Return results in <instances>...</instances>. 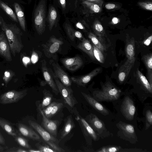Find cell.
I'll use <instances>...</instances> for the list:
<instances>
[{
	"label": "cell",
	"instance_id": "cell-38",
	"mask_svg": "<svg viewBox=\"0 0 152 152\" xmlns=\"http://www.w3.org/2000/svg\"><path fill=\"white\" fill-rule=\"evenodd\" d=\"M14 72L10 70H6L4 73L3 80L7 85L14 75Z\"/></svg>",
	"mask_w": 152,
	"mask_h": 152
},
{
	"label": "cell",
	"instance_id": "cell-50",
	"mask_svg": "<svg viewBox=\"0 0 152 152\" xmlns=\"http://www.w3.org/2000/svg\"><path fill=\"white\" fill-rule=\"evenodd\" d=\"M120 21L119 19L116 17H114L113 18L112 20V23L114 24H116L118 23Z\"/></svg>",
	"mask_w": 152,
	"mask_h": 152
},
{
	"label": "cell",
	"instance_id": "cell-11",
	"mask_svg": "<svg viewBox=\"0 0 152 152\" xmlns=\"http://www.w3.org/2000/svg\"><path fill=\"white\" fill-rule=\"evenodd\" d=\"M101 70L100 67H97L89 73L77 77H72L71 80L77 85L85 86L95 76L100 73Z\"/></svg>",
	"mask_w": 152,
	"mask_h": 152
},
{
	"label": "cell",
	"instance_id": "cell-6",
	"mask_svg": "<svg viewBox=\"0 0 152 152\" xmlns=\"http://www.w3.org/2000/svg\"><path fill=\"white\" fill-rule=\"evenodd\" d=\"M63 42L54 36L51 37L45 44L42 45L43 50L46 57L48 58H54Z\"/></svg>",
	"mask_w": 152,
	"mask_h": 152
},
{
	"label": "cell",
	"instance_id": "cell-43",
	"mask_svg": "<svg viewBox=\"0 0 152 152\" xmlns=\"http://www.w3.org/2000/svg\"><path fill=\"white\" fill-rule=\"evenodd\" d=\"M31 61L33 64H35L38 61V57L37 54L35 51H33L31 56Z\"/></svg>",
	"mask_w": 152,
	"mask_h": 152
},
{
	"label": "cell",
	"instance_id": "cell-27",
	"mask_svg": "<svg viewBox=\"0 0 152 152\" xmlns=\"http://www.w3.org/2000/svg\"><path fill=\"white\" fill-rule=\"evenodd\" d=\"M93 29L99 40L102 41L106 36L105 30L100 22L97 19L95 20L93 26Z\"/></svg>",
	"mask_w": 152,
	"mask_h": 152
},
{
	"label": "cell",
	"instance_id": "cell-51",
	"mask_svg": "<svg viewBox=\"0 0 152 152\" xmlns=\"http://www.w3.org/2000/svg\"><path fill=\"white\" fill-rule=\"evenodd\" d=\"M76 27L79 29L84 30L85 29L83 25L80 22H78L76 24Z\"/></svg>",
	"mask_w": 152,
	"mask_h": 152
},
{
	"label": "cell",
	"instance_id": "cell-39",
	"mask_svg": "<svg viewBox=\"0 0 152 152\" xmlns=\"http://www.w3.org/2000/svg\"><path fill=\"white\" fill-rule=\"evenodd\" d=\"M146 116V128L148 129L152 124V113L150 110H148L147 111Z\"/></svg>",
	"mask_w": 152,
	"mask_h": 152
},
{
	"label": "cell",
	"instance_id": "cell-53",
	"mask_svg": "<svg viewBox=\"0 0 152 152\" xmlns=\"http://www.w3.org/2000/svg\"><path fill=\"white\" fill-rule=\"evenodd\" d=\"M4 148L0 145V152H2L4 151Z\"/></svg>",
	"mask_w": 152,
	"mask_h": 152
},
{
	"label": "cell",
	"instance_id": "cell-47",
	"mask_svg": "<svg viewBox=\"0 0 152 152\" xmlns=\"http://www.w3.org/2000/svg\"><path fill=\"white\" fill-rule=\"evenodd\" d=\"M58 1L63 10H64L66 8V0H58Z\"/></svg>",
	"mask_w": 152,
	"mask_h": 152
},
{
	"label": "cell",
	"instance_id": "cell-49",
	"mask_svg": "<svg viewBox=\"0 0 152 152\" xmlns=\"http://www.w3.org/2000/svg\"><path fill=\"white\" fill-rule=\"evenodd\" d=\"M0 144L5 145V139L0 132Z\"/></svg>",
	"mask_w": 152,
	"mask_h": 152
},
{
	"label": "cell",
	"instance_id": "cell-3",
	"mask_svg": "<svg viewBox=\"0 0 152 152\" xmlns=\"http://www.w3.org/2000/svg\"><path fill=\"white\" fill-rule=\"evenodd\" d=\"M121 91L110 82L107 83L102 87V91L94 93V98L98 101H113L119 98Z\"/></svg>",
	"mask_w": 152,
	"mask_h": 152
},
{
	"label": "cell",
	"instance_id": "cell-41",
	"mask_svg": "<svg viewBox=\"0 0 152 152\" xmlns=\"http://www.w3.org/2000/svg\"><path fill=\"white\" fill-rule=\"evenodd\" d=\"M105 8L107 10H114L119 8L120 7L118 4L115 3H108L105 6Z\"/></svg>",
	"mask_w": 152,
	"mask_h": 152
},
{
	"label": "cell",
	"instance_id": "cell-16",
	"mask_svg": "<svg viewBox=\"0 0 152 152\" xmlns=\"http://www.w3.org/2000/svg\"><path fill=\"white\" fill-rule=\"evenodd\" d=\"M17 126L18 131L21 135L34 140H40V137L38 134L26 125L22 123H19Z\"/></svg>",
	"mask_w": 152,
	"mask_h": 152
},
{
	"label": "cell",
	"instance_id": "cell-22",
	"mask_svg": "<svg viewBox=\"0 0 152 152\" xmlns=\"http://www.w3.org/2000/svg\"><path fill=\"white\" fill-rule=\"evenodd\" d=\"M57 18V13L56 9L53 6H50L49 8L47 18L49 28L50 31L54 26H56Z\"/></svg>",
	"mask_w": 152,
	"mask_h": 152
},
{
	"label": "cell",
	"instance_id": "cell-19",
	"mask_svg": "<svg viewBox=\"0 0 152 152\" xmlns=\"http://www.w3.org/2000/svg\"><path fill=\"white\" fill-rule=\"evenodd\" d=\"M77 47L87 54L92 60L95 59L93 46L88 39L84 38L77 45Z\"/></svg>",
	"mask_w": 152,
	"mask_h": 152
},
{
	"label": "cell",
	"instance_id": "cell-17",
	"mask_svg": "<svg viewBox=\"0 0 152 152\" xmlns=\"http://www.w3.org/2000/svg\"><path fill=\"white\" fill-rule=\"evenodd\" d=\"M87 101L96 110L104 115L109 114V112L102 104L89 94L81 92Z\"/></svg>",
	"mask_w": 152,
	"mask_h": 152
},
{
	"label": "cell",
	"instance_id": "cell-29",
	"mask_svg": "<svg viewBox=\"0 0 152 152\" xmlns=\"http://www.w3.org/2000/svg\"><path fill=\"white\" fill-rule=\"evenodd\" d=\"M82 3L92 13H98L102 10V7L96 3L86 0L83 1Z\"/></svg>",
	"mask_w": 152,
	"mask_h": 152
},
{
	"label": "cell",
	"instance_id": "cell-20",
	"mask_svg": "<svg viewBox=\"0 0 152 152\" xmlns=\"http://www.w3.org/2000/svg\"><path fill=\"white\" fill-rule=\"evenodd\" d=\"M0 126L13 138L20 134L18 131L16 129L10 122L4 119L0 118Z\"/></svg>",
	"mask_w": 152,
	"mask_h": 152
},
{
	"label": "cell",
	"instance_id": "cell-9",
	"mask_svg": "<svg viewBox=\"0 0 152 152\" xmlns=\"http://www.w3.org/2000/svg\"><path fill=\"white\" fill-rule=\"evenodd\" d=\"M52 65L54 73L51 74L58 78L65 86L69 87L71 85V81L68 74L61 68L57 63L52 62Z\"/></svg>",
	"mask_w": 152,
	"mask_h": 152
},
{
	"label": "cell",
	"instance_id": "cell-23",
	"mask_svg": "<svg viewBox=\"0 0 152 152\" xmlns=\"http://www.w3.org/2000/svg\"><path fill=\"white\" fill-rule=\"evenodd\" d=\"M14 7L20 25L23 30L25 31H26V21L24 12L18 3H15Z\"/></svg>",
	"mask_w": 152,
	"mask_h": 152
},
{
	"label": "cell",
	"instance_id": "cell-34",
	"mask_svg": "<svg viewBox=\"0 0 152 152\" xmlns=\"http://www.w3.org/2000/svg\"><path fill=\"white\" fill-rule=\"evenodd\" d=\"M14 138L15 141L22 147L28 149L31 148L27 140L22 136L20 133Z\"/></svg>",
	"mask_w": 152,
	"mask_h": 152
},
{
	"label": "cell",
	"instance_id": "cell-4",
	"mask_svg": "<svg viewBox=\"0 0 152 152\" xmlns=\"http://www.w3.org/2000/svg\"><path fill=\"white\" fill-rule=\"evenodd\" d=\"M28 122L30 126L40 134L43 140L53 149L57 152L65 151L59 146L58 140L38 123L31 120L28 121Z\"/></svg>",
	"mask_w": 152,
	"mask_h": 152
},
{
	"label": "cell",
	"instance_id": "cell-1",
	"mask_svg": "<svg viewBox=\"0 0 152 152\" xmlns=\"http://www.w3.org/2000/svg\"><path fill=\"white\" fill-rule=\"evenodd\" d=\"M1 26L2 30L7 38L11 52L15 56L16 53L20 52L23 47L21 39L22 32L15 24H7L3 20Z\"/></svg>",
	"mask_w": 152,
	"mask_h": 152
},
{
	"label": "cell",
	"instance_id": "cell-37",
	"mask_svg": "<svg viewBox=\"0 0 152 152\" xmlns=\"http://www.w3.org/2000/svg\"><path fill=\"white\" fill-rule=\"evenodd\" d=\"M138 5L143 10L152 11V2L150 1H140L138 2Z\"/></svg>",
	"mask_w": 152,
	"mask_h": 152
},
{
	"label": "cell",
	"instance_id": "cell-21",
	"mask_svg": "<svg viewBox=\"0 0 152 152\" xmlns=\"http://www.w3.org/2000/svg\"><path fill=\"white\" fill-rule=\"evenodd\" d=\"M135 42L134 38H127L125 53L127 59L131 60L135 58Z\"/></svg>",
	"mask_w": 152,
	"mask_h": 152
},
{
	"label": "cell",
	"instance_id": "cell-13",
	"mask_svg": "<svg viewBox=\"0 0 152 152\" xmlns=\"http://www.w3.org/2000/svg\"><path fill=\"white\" fill-rule=\"evenodd\" d=\"M135 60V58L131 60L127 59L121 66L118 75V79L120 83H122L126 80L134 65Z\"/></svg>",
	"mask_w": 152,
	"mask_h": 152
},
{
	"label": "cell",
	"instance_id": "cell-8",
	"mask_svg": "<svg viewBox=\"0 0 152 152\" xmlns=\"http://www.w3.org/2000/svg\"><path fill=\"white\" fill-rule=\"evenodd\" d=\"M122 113L125 118L129 120L133 119L136 108L132 100L128 96L124 99L122 105Z\"/></svg>",
	"mask_w": 152,
	"mask_h": 152
},
{
	"label": "cell",
	"instance_id": "cell-46",
	"mask_svg": "<svg viewBox=\"0 0 152 152\" xmlns=\"http://www.w3.org/2000/svg\"><path fill=\"white\" fill-rule=\"evenodd\" d=\"M152 40V35H151L144 41V44L146 46H148L151 43Z\"/></svg>",
	"mask_w": 152,
	"mask_h": 152
},
{
	"label": "cell",
	"instance_id": "cell-40",
	"mask_svg": "<svg viewBox=\"0 0 152 152\" xmlns=\"http://www.w3.org/2000/svg\"><path fill=\"white\" fill-rule=\"evenodd\" d=\"M7 152H27L28 150L18 147H13L9 148L5 151Z\"/></svg>",
	"mask_w": 152,
	"mask_h": 152
},
{
	"label": "cell",
	"instance_id": "cell-7",
	"mask_svg": "<svg viewBox=\"0 0 152 152\" xmlns=\"http://www.w3.org/2000/svg\"><path fill=\"white\" fill-rule=\"evenodd\" d=\"M52 75L58 91L64 99L65 103L69 106L73 107L75 104V101L72 89L69 87L64 85L55 76Z\"/></svg>",
	"mask_w": 152,
	"mask_h": 152
},
{
	"label": "cell",
	"instance_id": "cell-12",
	"mask_svg": "<svg viewBox=\"0 0 152 152\" xmlns=\"http://www.w3.org/2000/svg\"><path fill=\"white\" fill-rule=\"evenodd\" d=\"M41 69L45 82L51 88L53 92L56 94H57L58 91L56 85L51 72H49L48 68L46 62L45 60H43L42 61Z\"/></svg>",
	"mask_w": 152,
	"mask_h": 152
},
{
	"label": "cell",
	"instance_id": "cell-32",
	"mask_svg": "<svg viewBox=\"0 0 152 152\" xmlns=\"http://www.w3.org/2000/svg\"><path fill=\"white\" fill-rule=\"evenodd\" d=\"M80 121L83 127L89 135L94 140H96L97 139V135L90 125L85 119L83 118L80 119Z\"/></svg>",
	"mask_w": 152,
	"mask_h": 152
},
{
	"label": "cell",
	"instance_id": "cell-24",
	"mask_svg": "<svg viewBox=\"0 0 152 152\" xmlns=\"http://www.w3.org/2000/svg\"><path fill=\"white\" fill-rule=\"evenodd\" d=\"M88 122L92 126L99 132L104 129V126L103 122L95 115L91 114L88 118Z\"/></svg>",
	"mask_w": 152,
	"mask_h": 152
},
{
	"label": "cell",
	"instance_id": "cell-18",
	"mask_svg": "<svg viewBox=\"0 0 152 152\" xmlns=\"http://www.w3.org/2000/svg\"><path fill=\"white\" fill-rule=\"evenodd\" d=\"M142 60L147 69L148 80L152 87V54H146L142 57Z\"/></svg>",
	"mask_w": 152,
	"mask_h": 152
},
{
	"label": "cell",
	"instance_id": "cell-36",
	"mask_svg": "<svg viewBox=\"0 0 152 152\" xmlns=\"http://www.w3.org/2000/svg\"><path fill=\"white\" fill-rule=\"evenodd\" d=\"M52 97L51 95L49 93H46L39 107L42 109L49 105L51 102Z\"/></svg>",
	"mask_w": 152,
	"mask_h": 152
},
{
	"label": "cell",
	"instance_id": "cell-44",
	"mask_svg": "<svg viewBox=\"0 0 152 152\" xmlns=\"http://www.w3.org/2000/svg\"><path fill=\"white\" fill-rule=\"evenodd\" d=\"M105 148V152H115L119 150V148L118 147L112 146L109 147L108 148Z\"/></svg>",
	"mask_w": 152,
	"mask_h": 152
},
{
	"label": "cell",
	"instance_id": "cell-14",
	"mask_svg": "<svg viewBox=\"0 0 152 152\" xmlns=\"http://www.w3.org/2000/svg\"><path fill=\"white\" fill-rule=\"evenodd\" d=\"M0 55L7 61L12 60L10 45L3 33L0 34Z\"/></svg>",
	"mask_w": 152,
	"mask_h": 152
},
{
	"label": "cell",
	"instance_id": "cell-31",
	"mask_svg": "<svg viewBox=\"0 0 152 152\" xmlns=\"http://www.w3.org/2000/svg\"><path fill=\"white\" fill-rule=\"evenodd\" d=\"M0 7L2 8L15 21L18 22L17 16L14 11L4 2L0 0Z\"/></svg>",
	"mask_w": 152,
	"mask_h": 152
},
{
	"label": "cell",
	"instance_id": "cell-33",
	"mask_svg": "<svg viewBox=\"0 0 152 152\" xmlns=\"http://www.w3.org/2000/svg\"><path fill=\"white\" fill-rule=\"evenodd\" d=\"M74 126V124L72 119L69 117L65 124L61 133V138H63L66 136L71 131Z\"/></svg>",
	"mask_w": 152,
	"mask_h": 152
},
{
	"label": "cell",
	"instance_id": "cell-10",
	"mask_svg": "<svg viewBox=\"0 0 152 152\" xmlns=\"http://www.w3.org/2000/svg\"><path fill=\"white\" fill-rule=\"evenodd\" d=\"M61 62L66 68L71 71L77 70L83 64L82 59L78 56L73 57L62 58Z\"/></svg>",
	"mask_w": 152,
	"mask_h": 152
},
{
	"label": "cell",
	"instance_id": "cell-45",
	"mask_svg": "<svg viewBox=\"0 0 152 152\" xmlns=\"http://www.w3.org/2000/svg\"><path fill=\"white\" fill-rule=\"evenodd\" d=\"M90 2L96 3L101 7H102V6L104 3V1L103 0H85Z\"/></svg>",
	"mask_w": 152,
	"mask_h": 152
},
{
	"label": "cell",
	"instance_id": "cell-30",
	"mask_svg": "<svg viewBox=\"0 0 152 152\" xmlns=\"http://www.w3.org/2000/svg\"><path fill=\"white\" fill-rule=\"evenodd\" d=\"M88 37L91 40L93 45L98 48L102 52L106 50L105 47L99 39L93 33L90 32L88 34Z\"/></svg>",
	"mask_w": 152,
	"mask_h": 152
},
{
	"label": "cell",
	"instance_id": "cell-35",
	"mask_svg": "<svg viewBox=\"0 0 152 152\" xmlns=\"http://www.w3.org/2000/svg\"><path fill=\"white\" fill-rule=\"evenodd\" d=\"M92 46L93 53L95 58L100 63H103L104 61V58L102 52L94 45Z\"/></svg>",
	"mask_w": 152,
	"mask_h": 152
},
{
	"label": "cell",
	"instance_id": "cell-15",
	"mask_svg": "<svg viewBox=\"0 0 152 152\" xmlns=\"http://www.w3.org/2000/svg\"><path fill=\"white\" fill-rule=\"evenodd\" d=\"M38 109L42 116V126L52 135L56 136L57 134V121L49 120L45 116L42 109L39 107H38Z\"/></svg>",
	"mask_w": 152,
	"mask_h": 152
},
{
	"label": "cell",
	"instance_id": "cell-54",
	"mask_svg": "<svg viewBox=\"0 0 152 152\" xmlns=\"http://www.w3.org/2000/svg\"><path fill=\"white\" fill-rule=\"evenodd\" d=\"M3 19L0 17V26H1Z\"/></svg>",
	"mask_w": 152,
	"mask_h": 152
},
{
	"label": "cell",
	"instance_id": "cell-28",
	"mask_svg": "<svg viewBox=\"0 0 152 152\" xmlns=\"http://www.w3.org/2000/svg\"><path fill=\"white\" fill-rule=\"evenodd\" d=\"M65 28L66 32L69 38L72 41H74L75 38L82 39L84 38L80 31L75 30L69 24L66 23Z\"/></svg>",
	"mask_w": 152,
	"mask_h": 152
},
{
	"label": "cell",
	"instance_id": "cell-26",
	"mask_svg": "<svg viewBox=\"0 0 152 152\" xmlns=\"http://www.w3.org/2000/svg\"><path fill=\"white\" fill-rule=\"evenodd\" d=\"M120 129L124 135L129 138L135 137V130L133 126L130 124L122 123L119 124Z\"/></svg>",
	"mask_w": 152,
	"mask_h": 152
},
{
	"label": "cell",
	"instance_id": "cell-52",
	"mask_svg": "<svg viewBox=\"0 0 152 152\" xmlns=\"http://www.w3.org/2000/svg\"><path fill=\"white\" fill-rule=\"evenodd\" d=\"M29 152H41V151L39 150H36L34 149H29L28 150Z\"/></svg>",
	"mask_w": 152,
	"mask_h": 152
},
{
	"label": "cell",
	"instance_id": "cell-25",
	"mask_svg": "<svg viewBox=\"0 0 152 152\" xmlns=\"http://www.w3.org/2000/svg\"><path fill=\"white\" fill-rule=\"evenodd\" d=\"M136 76L138 82L144 88L150 93L152 94V87L151 86L148 80L141 72L137 68Z\"/></svg>",
	"mask_w": 152,
	"mask_h": 152
},
{
	"label": "cell",
	"instance_id": "cell-42",
	"mask_svg": "<svg viewBox=\"0 0 152 152\" xmlns=\"http://www.w3.org/2000/svg\"><path fill=\"white\" fill-rule=\"evenodd\" d=\"M39 149L41 152H57V151L48 147L40 145L38 147Z\"/></svg>",
	"mask_w": 152,
	"mask_h": 152
},
{
	"label": "cell",
	"instance_id": "cell-5",
	"mask_svg": "<svg viewBox=\"0 0 152 152\" xmlns=\"http://www.w3.org/2000/svg\"><path fill=\"white\" fill-rule=\"evenodd\" d=\"M27 89L18 91L12 90L6 92L0 96V103L5 104L17 102L27 93Z\"/></svg>",
	"mask_w": 152,
	"mask_h": 152
},
{
	"label": "cell",
	"instance_id": "cell-48",
	"mask_svg": "<svg viewBox=\"0 0 152 152\" xmlns=\"http://www.w3.org/2000/svg\"><path fill=\"white\" fill-rule=\"evenodd\" d=\"M23 62L25 66H26L27 64L30 61V59L29 58L26 57H24L22 59Z\"/></svg>",
	"mask_w": 152,
	"mask_h": 152
},
{
	"label": "cell",
	"instance_id": "cell-2",
	"mask_svg": "<svg viewBox=\"0 0 152 152\" xmlns=\"http://www.w3.org/2000/svg\"><path fill=\"white\" fill-rule=\"evenodd\" d=\"M45 0H40L35 9L34 22L35 29L39 35H42L45 30L46 20V4Z\"/></svg>",
	"mask_w": 152,
	"mask_h": 152
}]
</instances>
